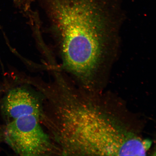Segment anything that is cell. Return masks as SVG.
Listing matches in <instances>:
<instances>
[{
    "label": "cell",
    "instance_id": "cell-1",
    "mask_svg": "<svg viewBox=\"0 0 156 156\" xmlns=\"http://www.w3.org/2000/svg\"><path fill=\"white\" fill-rule=\"evenodd\" d=\"M55 20L65 67L87 81L102 64L111 38L110 21L97 0H42Z\"/></svg>",
    "mask_w": 156,
    "mask_h": 156
},
{
    "label": "cell",
    "instance_id": "cell-2",
    "mask_svg": "<svg viewBox=\"0 0 156 156\" xmlns=\"http://www.w3.org/2000/svg\"><path fill=\"white\" fill-rule=\"evenodd\" d=\"M118 124L77 98L68 105L62 116L65 149L70 155L139 154L141 140Z\"/></svg>",
    "mask_w": 156,
    "mask_h": 156
},
{
    "label": "cell",
    "instance_id": "cell-3",
    "mask_svg": "<svg viewBox=\"0 0 156 156\" xmlns=\"http://www.w3.org/2000/svg\"><path fill=\"white\" fill-rule=\"evenodd\" d=\"M1 109L7 120L5 141L17 154L39 156L58 153L57 146L43 126L41 95L23 86L15 87L3 99Z\"/></svg>",
    "mask_w": 156,
    "mask_h": 156
},
{
    "label": "cell",
    "instance_id": "cell-4",
    "mask_svg": "<svg viewBox=\"0 0 156 156\" xmlns=\"http://www.w3.org/2000/svg\"><path fill=\"white\" fill-rule=\"evenodd\" d=\"M29 1H31V0H29Z\"/></svg>",
    "mask_w": 156,
    "mask_h": 156
},
{
    "label": "cell",
    "instance_id": "cell-5",
    "mask_svg": "<svg viewBox=\"0 0 156 156\" xmlns=\"http://www.w3.org/2000/svg\"><path fill=\"white\" fill-rule=\"evenodd\" d=\"M16 1H17V0H16Z\"/></svg>",
    "mask_w": 156,
    "mask_h": 156
}]
</instances>
